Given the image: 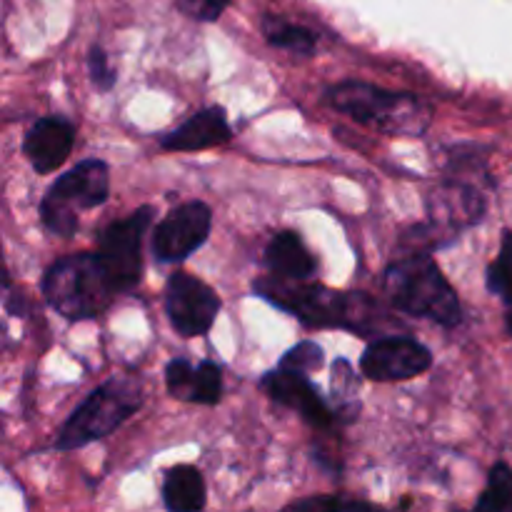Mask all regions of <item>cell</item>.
<instances>
[{
  "label": "cell",
  "mask_w": 512,
  "mask_h": 512,
  "mask_svg": "<svg viewBox=\"0 0 512 512\" xmlns=\"http://www.w3.org/2000/svg\"><path fill=\"white\" fill-rule=\"evenodd\" d=\"M255 295L288 310L310 328H348L358 335H370L378 328L383 308L363 293H335L303 280L260 278L253 283Z\"/></svg>",
  "instance_id": "cell-1"
},
{
  "label": "cell",
  "mask_w": 512,
  "mask_h": 512,
  "mask_svg": "<svg viewBox=\"0 0 512 512\" xmlns=\"http://www.w3.org/2000/svg\"><path fill=\"white\" fill-rule=\"evenodd\" d=\"M383 290L395 308L415 318L433 320L445 328H455L463 320L458 295L425 250H413L388 265Z\"/></svg>",
  "instance_id": "cell-2"
},
{
  "label": "cell",
  "mask_w": 512,
  "mask_h": 512,
  "mask_svg": "<svg viewBox=\"0 0 512 512\" xmlns=\"http://www.w3.org/2000/svg\"><path fill=\"white\" fill-rule=\"evenodd\" d=\"M325 100L338 113L350 115L360 125L378 130V133L418 138L433 123V110L415 95L390 93V90L358 83V80L328 88Z\"/></svg>",
  "instance_id": "cell-3"
},
{
  "label": "cell",
  "mask_w": 512,
  "mask_h": 512,
  "mask_svg": "<svg viewBox=\"0 0 512 512\" xmlns=\"http://www.w3.org/2000/svg\"><path fill=\"white\" fill-rule=\"evenodd\" d=\"M43 295L63 318L90 320L113 303L118 290L100 253H78L50 265L43 275Z\"/></svg>",
  "instance_id": "cell-4"
},
{
  "label": "cell",
  "mask_w": 512,
  "mask_h": 512,
  "mask_svg": "<svg viewBox=\"0 0 512 512\" xmlns=\"http://www.w3.org/2000/svg\"><path fill=\"white\" fill-rule=\"evenodd\" d=\"M143 405V385L133 375H118L95 388L60 428L55 448L75 450L115 433Z\"/></svg>",
  "instance_id": "cell-5"
},
{
  "label": "cell",
  "mask_w": 512,
  "mask_h": 512,
  "mask_svg": "<svg viewBox=\"0 0 512 512\" xmlns=\"http://www.w3.org/2000/svg\"><path fill=\"white\" fill-rule=\"evenodd\" d=\"M110 173L103 160H83L60 175L40 203V220L53 235H70L78 230L80 210L98 208L108 200Z\"/></svg>",
  "instance_id": "cell-6"
},
{
  "label": "cell",
  "mask_w": 512,
  "mask_h": 512,
  "mask_svg": "<svg viewBox=\"0 0 512 512\" xmlns=\"http://www.w3.org/2000/svg\"><path fill=\"white\" fill-rule=\"evenodd\" d=\"M153 220V208L135 210L130 218L108 225L100 233V258L113 278L118 295L130 293L143 275V238Z\"/></svg>",
  "instance_id": "cell-7"
},
{
  "label": "cell",
  "mask_w": 512,
  "mask_h": 512,
  "mask_svg": "<svg viewBox=\"0 0 512 512\" xmlns=\"http://www.w3.org/2000/svg\"><path fill=\"white\" fill-rule=\"evenodd\" d=\"M165 313L175 333L198 338L213 328L220 313V300L210 285L188 273H173L165 285Z\"/></svg>",
  "instance_id": "cell-8"
},
{
  "label": "cell",
  "mask_w": 512,
  "mask_h": 512,
  "mask_svg": "<svg viewBox=\"0 0 512 512\" xmlns=\"http://www.w3.org/2000/svg\"><path fill=\"white\" fill-rule=\"evenodd\" d=\"M213 213L205 203L178 205L170 210L153 233V253L160 263H183L190 253L200 248L208 240Z\"/></svg>",
  "instance_id": "cell-9"
},
{
  "label": "cell",
  "mask_w": 512,
  "mask_h": 512,
  "mask_svg": "<svg viewBox=\"0 0 512 512\" xmlns=\"http://www.w3.org/2000/svg\"><path fill=\"white\" fill-rule=\"evenodd\" d=\"M430 365H433V355L425 345L410 338H395V335L370 343L360 360L365 378L378 380V383L418 378Z\"/></svg>",
  "instance_id": "cell-10"
},
{
  "label": "cell",
  "mask_w": 512,
  "mask_h": 512,
  "mask_svg": "<svg viewBox=\"0 0 512 512\" xmlns=\"http://www.w3.org/2000/svg\"><path fill=\"white\" fill-rule=\"evenodd\" d=\"M260 388L275 400V403L285 405V408L295 410V413L303 415V420L308 425L318 430H328L330 425L338 420L335 410H330V405L320 398L318 388L310 383L308 373H300V370H288V368H275L260 380Z\"/></svg>",
  "instance_id": "cell-11"
},
{
  "label": "cell",
  "mask_w": 512,
  "mask_h": 512,
  "mask_svg": "<svg viewBox=\"0 0 512 512\" xmlns=\"http://www.w3.org/2000/svg\"><path fill=\"white\" fill-rule=\"evenodd\" d=\"M430 213V230L435 240L443 243V233L458 235L460 230L475 225L485 215V198L483 190L465 180H448L440 185L428 200Z\"/></svg>",
  "instance_id": "cell-12"
},
{
  "label": "cell",
  "mask_w": 512,
  "mask_h": 512,
  "mask_svg": "<svg viewBox=\"0 0 512 512\" xmlns=\"http://www.w3.org/2000/svg\"><path fill=\"white\" fill-rule=\"evenodd\" d=\"M75 143V128L65 118H40L25 133L23 153L35 173L45 175L58 170L68 160Z\"/></svg>",
  "instance_id": "cell-13"
},
{
  "label": "cell",
  "mask_w": 512,
  "mask_h": 512,
  "mask_svg": "<svg viewBox=\"0 0 512 512\" xmlns=\"http://www.w3.org/2000/svg\"><path fill=\"white\" fill-rule=\"evenodd\" d=\"M230 125L225 118V110L213 105V108H203L193 115L190 120H185L183 125H178L175 130L165 133L160 138V145L165 150H175V153H193V150H205L215 148V145H223L230 140Z\"/></svg>",
  "instance_id": "cell-14"
},
{
  "label": "cell",
  "mask_w": 512,
  "mask_h": 512,
  "mask_svg": "<svg viewBox=\"0 0 512 512\" xmlns=\"http://www.w3.org/2000/svg\"><path fill=\"white\" fill-rule=\"evenodd\" d=\"M263 263L270 273L288 280H305L310 275H315V270H318L315 258L308 253L300 235L293 233V230L278 233L270 240L268 248H265Z\"/></svg>",
  "instance_id": "cell-15"
},
{
  "label": "cell",
  "mask_w": 512,
  "mask_h": 512,
  "mask_svg": "<svg viewBox=\"0 0 512 512\" xmlns=\"http://www.w3.org/2000/svg\"><path fill=\"white\" fill-rule=\"evenodd\" d=\"M163 503L173 512H198L208 503L205 480L193 465H173L163 478Z\"/></svg>",
  "instance_id": "cell-16"
},
{
  "label": "cell",
  "mask_w": 512,
  "mask_h": 512,
  "mask_svg": "<svg viewBox=\"0 0 512 512\" xmlns=\"http://www.w3.org/2000/svg\"><path fill=\"white\" fill-rule=\"evenodd\" d=\"M263 33L268 38L270 45L275 48L290 50V53L298 55H313L318 48V38L315 33H310L303 25H295L290 20L280 18V15H263Z\"/></svg>",
  "instance_id": "cell-17"
},
{
  "label": "cell",
  "mask_w": 512,
  "mask_h": 512,
  "mask_svg": "<svg viewBox=\"0 0 512 512\" xmlns=\"http://www.w3.org/2000/svg\"><path fill=\"white\" fill-rule=\"evenodd\" d=\"M485 285L493 295H498L505 303V328L512 335V233L505 230L503 243H500L498 258L490 263L488 275H485Z\"/></svg>",
  "instance_id": "cell-18"
},
{
  "label": "cell",
  "mask_w": 512,
  "mask_h": 512,
  "mask_svg": "<svg viewBox=\"0 0 512 512\" xmlns=\"http://www.w3.org/2000/svg\"><path fill=\"white\" fill-rule=\"evenodd\" d=\"M475 510H512V470L505 463H498L490 470L488 488L480 495Z\"/></svg>",
  "instance_id": "cell-19"
},
{
  "label": "cell",
  "mask_w": 512,
  "mask_h": 512,
  "mask_svg": "<svg viewBox=\"0 0 512 512\" xmlns=\"http://www.w3.org/2000/svg\"><path fill=\"white\" fill-rule=\"evenodd\" d=\"M220 395H223V373H220L218 365L213 360H203L200 365H195L190 403L218 405Z\"/></svg>",
  "instance_id": "cell-20"
},
{
  "label": "cell",
  "mask_w": 512,
  "mask_h": 512,
  "mask_svg": "<svg viewBox=\"0 0 512 512\" xmlns=\"http://www.w3.org/2000/svg\"><path fill=\"white\" fill-rule=\"evenodd\" d=\"M323 348L313 340H305V343L295 345L290 348L288 353L283 355L280 360V368H288V370H300V373H315V370L323 368Z\"/></svg>",
  "instance_id": "cell-21"
},
{
  "label": "cell",
  "mask_w": 512,
  "mask_h": 512,
  "mask_svg": "<svg viewBox=\"0 0 512 512\" xmlns=\"http://www.w3.org/2000/svg\"><path fill=\"white\" fill-rule=\"evenodd\" d=\"M193 375L195 368L183 358L170 360L168 368H165V385H168L170 393L180 400H188L190 403V393H193Z\"/></svg>",
  "instance_id": "cell-22"
},
{
  "label": "cell",
  "mask_w": 512,
  "mask_h": 512,
  "mask_svg": "<svg viewBox=\"0 0 512 512\" xmlns=\"http://www.w3.org/2000/svg\"><path fill=\"white\" fill-rule=\"evenodd\" d=\"M358 393V375L353 373L348 360H335L333 363V398L340 403V413H348L350 408H345V400L353 398ZM355 413V410H350Z\"/></svg>",
  "instance_id": "cell-23"
},
{
  "label": "cell",
  "mask_w": 512,
  "mask_h": 512,
  "mask_svg": "<svg viewBox=\"0 0 512 512\" xmlns=\"http://www.w3.org/2000/svg\"><path fill=\"white\" fill-rule=\"evenodd\" d=\"M88 70H90V80H93V85L98 90H110L115 85V80H118V73H115V68L110 65L108 55H105L103 48H90V55H88Z\"/></svg>",
  "instance_id": "cell-24"
},
{
  "label": "cell",
  "mask_w": 512,
  "mask_h": 512,
  "mask_svg": "<svg viewBox=\"0 0 512 512\" xmlns=\"http://www.w3.org/2000/svg\"><path fill=\"white\" fill-rule=\"evenodd\" d=\"M180 10H183L188 18L200 20V23H213L223 15V10L228 8L230 0H175Z\"/></svg>",
  "instance_id": "cell-25"
},
{
  "label": "cell",
  "mask_w": 512,
  "mask_h": 512,
  "mask_svg": "<svg viewBox=\"0 0 512 512\" xmlns=\"http://www.w3.org/2000/svg\"><path fill=\"white\" fill-rule=\"evenodd\" d=\"M340 505H353V503L340 498H313V500H300V503H295V508H340Z\"/></svg>",
  "instance_id": "cell-26"
}]
</instances>
